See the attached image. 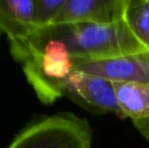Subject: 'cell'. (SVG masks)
<instances>
[{"mask_svg":"<svg viewBox=\"0 0 149 148\" xmlns=\"http://www.w3.org/2000/svg\"><path fill=\"white\" fill-rule=\"evenodd\" d=\"M9 48L42 103L52 105L63 97V85L74 70V63L62 40L47 31L33 32L26 39L10 42Z\"/></svg>","mask_w":149,"mask_h":148,"instance_id":"cell-1","label":"cell"},{"mask_svg":"<svg viewBox=\"0 0 149 148\" xmlns=\"http://www.w3.org/2000/svg\"><path fill=\"white\" fill-rule=\"evenodd\" d=\"M47 32L62 40L77 59H112L147 50L133 34L125 15L107 24L55 26Z\"/></svg>","mask_w":149,"mask_h":148,"instance_id":"cell-2","label":"cell"},{"mask_svg":"<svg viewBox=\"0 0 149 148\" xmlns=\"http://www.w3.org/2000/svg\"><path fill=\"white\" fill-rule=\"evenodd\" d=\"M6 148H92V130L85 118L57 113L30 123Z\"/></svg>","mask_w":149,"mask_h":148,"instance_id":"cell-3","label":"cell"},{"mask_svg":"<svg viewBox=\"0 0 149 148\" xmlns=\"http://www.w3.org/2000/svg\"><path fill=\"white\" fill-rule=\"evenodd\" d=\"M62 93L89 112L100 115L113 113L124 120L113 81L109 79L73 70L63 85Z\"/></svg>","mask_w":149,"mask_h":148,"instance_id":"cell-4","label":"cell"},{"mask_svg":"<svg viewBox=\"0 0 149 148\" xmlns=\"http://www.w3.org/2000/svg\"><path fill=\"white\" fill-rule=\"evenodd\" d=\"M74 70L104 77L111 81L149 83V50L102 60L73 58Z\"/></svg>","mask_w":149,"mask_h":148,"instance_id":"cell-5","label":"cell"},{"mask_svg":"<svg viewBox=\"0 0 149 148\" xmlns=\"http://www.w3.org/2000/svg\"><path fill=\"white\" fill-rule=\"evenodd\" d=\"M129 0H66L54 26L107 24L125 15Z\"/></svg>","mask_w":149,"mask_h":148,"instance_id":"cell-6","label":"cell"},{"mask_svg":"<svg viewBox=\"0 0 149 148\" xmlns=\"http://www.w3.org/2000/svg\"><path fill=\"white\" fill-rule=\"evenodd\" d=\"M35 0H0V36L8 42L26 39L33 32Z\"/></svg>","mask_w":149,"mask_h":148,"instance_id":"cell-7","label":"cell"},{"mask_svg":"<svg viewBox=\"0 0 149 148\" xmlns=\"http://www.w3.org/2000/svg\"><path fill=\"white\" fill-rule=\"evenodd\" d=\"M124 119L132 121L149 114V83L113 81Z\"/></svg>","mask_w":149,"mask_h":148,"instance_id":"cell-8","label":"cell"},{"mask_svg":"<svg viewBox=\"0 0 149 148\" xmlns=\"http://www.w3.org/2000/svg\"><path fill=\"white\" fill-rule=\"evenodd\" d=\"M125 18L135 37L149 50V0H129Z\"/></svg>","mask_w":149,"mask_h":148,"instance_id":"cell-9","label":"cell"},{"mask_svg":"<svg viewBox=\"0 0 149 148\" xmlns=\"http://www.w3.org/2000/svg\"><path fill=\"white\" fill-rule=\"evenodd\" d=\"M66 0H35L33 32H44L54 26Z\"/></svg>","mask_w":149,"mask_h":148,"instance_id":"cell-10","label":"cell"},{"mask_svg":"<svg viewBox=\"0 0 149 148\" xmlns=\"http://www.w3.org/2000/svg\"><path fill=\"white\" fill-rule=\"evenodd\" d=\"M132 123L135 126V128L137 129L138 132L142 135V137L147 142H149V114L141 119L132 121Z\"/></svg>","mask_w":149,"mask_h":148,"instance_id":"cell-11","label":"cell"}]
</instances>
